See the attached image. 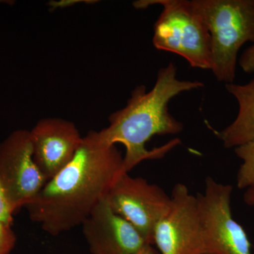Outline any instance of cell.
<instances>
[{
	"instance_id": "cell-1",
	"label": "cell",
	"mask_w": 254,
	"mask_h": 254,
	"mask_svg": "<svg viewBox=\"0 0 254 254\" xmlns=\"http://www.w3.org/2000/svg\"><path fill=\"white\" fill-rule=\"evenodd\" d=\"M123 158L116 145L90 131L72 160L25 207L30 219L53 237L81 226L123 174Z\"/></svg>"
},
{
	"instance_id": "cell-2",
	"label": "cell",
	"mask_w": 254,
	"mask_h": 254,
	"mask_svg": "<svg viewBox=\"0 0 254 254\" xmlns=\"http://www.w3.org/2000/svg\"><path fill=\"white\" fill-rule=\"evenodd\" d=\"M177 73L173 63L160 68L150 91H147L143 85L135 88L126 106L112 114L109 125L96 131L98 141L103 144L122 143L125 147L123 174L129 173L144 160L163 158L181 143L175 138L153 150L145 146L157 135H175L182 131L183 125L169 112V103L183 92L204 86L201 81L178 79Z\"/></svg>"
},
{
	"instance_id": "cell-3",
	"label": "cell",
	"mask_w": 254,
	"mask_h": 254,
	"mask_svg": "<svg viewBox=\"0 0 254 254\" xmlns=\"http://www.w3.org/2000/svg\"><path fill=\"white\" fill-rule=\"evenodd\" d=\"M191 4L210 33L212 72L218 81L234 83L239 51L254 43V0H191Z\"/></svg>"
},
{
	"instance_id": "cell-4",
	"label": "cell",
	"mask_w": 254,
	"mask_h": 254,
	"mask_svg": "<svg viewBox=\"0 0 254 254\" xmlns=\"http://www.w3.org/2000/svg\"><path fill=\"white\" fill-rule=\"evenodd\" d=\"M155 4L163 7L153 28L155 48L180 55L192 67L211 70L210 33L191 1L140 0L133 4L137 9Z\"/></svg>"
},
{
	"instance_id": "cell-5",
	"label": "cell",
	"mask_w": 254,
	"mask_h": 254,
	"mask_svg": "<svg viewBox=\"0 0 254 254\" xmlns=\"http://www.w3.org/2000/svg\"><path fill=\"white\" fill-rule=\"evenodd\" d=\"M233 187L205 180L204 192L196 197L204 254H252V245L244 227L232 215Z\"/></svg>"
},
{
	"instance_id": "cell-6",
	"label": "cell",
	"mask_w": 254,
	"mask_h": 254,
	"mask_svg": "<svg viewBox=\"0 0 254 254\" xmlns=\"http://www.w3.org/2000/svg\"><path fill=\"white\" fill-rule=\"evenodd\" d=\"M106 200L115 213L131 224L152 245L155 227L171 205V196L163 189L128 173L118 177Z\"/></svg>"
},
{
	"instance_id": "cell-7",
	"label": "cell",
	"mask_w": 254,
	"mask_h": 254,
	"mask_svg": "<svg viewBox=\"0 0 254 254\" xmlns=\"http://www.w3.org/2000/svg\"><path fill=\"white\" fill-rule=\"evenodd\" d=\"M0 182L15 212L34 199L48 182L33 160L30 131L17 130L0 143Z\"/></svg>"
},
{
	"instance_id": "cell-8",
	"label": "cell",
	"mask_w": 254,
	"mask_h": 254,
	"mask_svg": "<svg viewBox=\"0 0 254 254\" xmlns=\"http://www.w3.org/2000/svg\"><path fill=\"white\" fill-rule=\"evenodd\" d=\"M170 196V210L155 227L153 245L160 254H204L196 197L182 183Z\"/></svg>"
},
{
	"instance_id": "cell-9",
	"label": "cell",
	"mask_w": 254,
	"mask_h": 254,
	"mask_svg": "<svg viewBox=\"0 0 254 254\" xmlns=\"http://www.w3.org/2000/svg\"><path fill=\"white\" fill-rule=\"evenodd\" d=\"M33 160L49 181L72 160L83 137L72 122L46 118L30 131Z\"/></svg>"
},
{
	"instance_id": "cell-10",
	"label": "cell",
	"mask_w": 254,
	"mask_h": 254,
	"mask_svg": "<svg viewBox=\"0 0 254 254\" xmlns=\"http://www.w3.org/2000/svg\"><path fill=\"white\" fill-rule=\"evenodd\" d=\"M81 226L91 254H134L150 245L131 224L112 210L106 198Z\"/></svg>"
},
{
	"instance_id": "cell-11",
	"label": "cell",
	"mask_w": 254,
	"mask_h": 254,
	"mask_svg": "<svg viewBox=\"0 0 254 254\" xmlns=\"http://www.w3.org/2000/svg\"><path fill=\"white\" fill-rule=\"evenodd\" d=\"M225 88L238 103V114L229 126L214 132L225 148H236L254 140V78L243 85L228 83Z\"/></svg>"
},
{
	"instance_id": "cell-12",
	"label": "cell",
	"mask_w": 254,
	"mask_h": 254,
	"mask_svg": "<svg viewBox=\"0 0 254 254\" xmlns=\"http://www.w3.org/2000/svg\"><path fill=\"white\" fill-rule=\"evenodd\" d=\"M237 156L242 161L237 176L240 190L254 187V140L235 148Z\"/></svg>"
},
{
	"instance_id": "cell-13",
	"label": "cell",
	"mask_w": 254,
	"mask_h": 254,
	"mask_svg": "<svg viewBox=\"0 0 254 254\" xmlns=\"http://www.w3.org/2000/svg\"><path fill=\"white\" fill-rule=\"evenodd\" d=\"M16 237L11 225L0 222V254H9L14 248Z\"/></svg>"
},
{
	"instance_id": "cell-14",
	"label": "cell",
	"mask_w": 254,
	"mask_h": 254,
	"mask_svg": "<svg viewBox=\"0 0 254 254\" xmlns=\"http://www.w3.org/2000/svg\"><path fill=\"white\" fill-rule=\"evenodd\" d=\"M16 213L11 206L5 193L4 189L0 182V222L11 225L13 221V215Z\"/></svg>"
},
{
	"instance_id": "cell-15",
	"label": "cell",
	"mask_w": 254,
	"mask_h": 254,
	"mask_svg": "<svg viewBox=\"0 0 254 254\" xmlns=\"http://www.w3.org/2000/svg\"><path fill=\"white\" fill-rule=\"evenodd\" d=\"M240 67L246 73H254V45L247 48L239 60Z\"/></svg>"
},
{
	"instance_id": "cell-16",
	"label": "cell",
	"mask_w": 254,
	"mask_h": 254,
	"mask_svg": "<svg viewBox=\"0 0 254 254\" xmlns=\"http://www.w3.org/2000/svg\"><path fill=\"white\" fill-rule=\"evenodd\" d=\"M244 201L246 204L254 207V187L246 190L244 194Z\"/></svg>"
},
{
	"instance_id": "cell-17",
	"label": "cell",
	"mask_w": 254,
	"mask_h": 254,
	"mask_svg": "<svg viewBox=\"0 0 254 254\" xmlns=\"http://www.w3.org/2000/svg\"><path fill=\"white\" fill-rule=\"evenodd\" d=\"M134 254H160L158 250L155 249L152 245H147Z\"/></svg>"
},
{
	"instance_id": "cell-18",
	"label": "cell",
	"mask_w": 254,
	"mask_h": 254,
	"mask_svg": "<svg viewBox=\"0 0 254 254\" xmlns=\"http://www.w3.org/2000/svg\"><path fill=\"white\" fill-rule=\"evenodd\" d=\"M0 2H4V1H0Z\"/></svg>"
}]
</instances>
